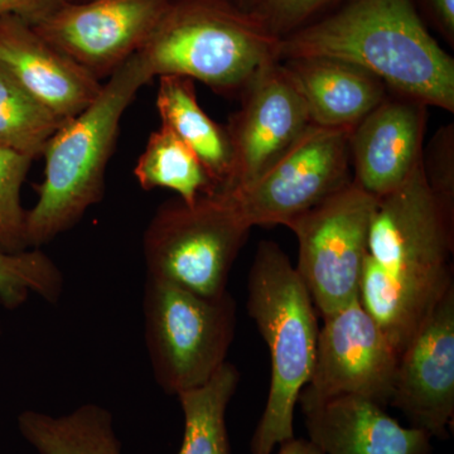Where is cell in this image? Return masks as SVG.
<instances>
[{
	"label": "cell",
	"instance_id": "19",
	"mask_svg": "<svg viewBox=\"0 0 454 454\" xmlns=\"http://www.w3.org/2000/svg\"><path fill=\"white\" fill-rule=\"evenodd\" d=\"M17 424L38 454H121L113 415L98 404H83L59 417L26 411Z\"/></svg>",
	"mask_w": 454,
	"mask_h": 454
},
{
	"label": "cell",
	"instance_id": "26",
	"mask_svg": "<svg viewBox=\"0 0 454 454\" xmlns=\"http://www.w3.org/2000/svg\"><path fill=\"white\" fill-rule=\"evenodd\" d=\"M453 127L442 128L430 142L428 158H423L427 184L438 201L454 212V138Z\"/></svg>",
	"mask_w": 454,
	"mask_h": 454
},
{
	"label": "cell",
	"instance_id": "31",
	"mask_svg": "<svg viewBox=\"0 0 454 454\" xmlns=\"http://www.w3.org/2000/svg\"><path fill=\"white\" fill-rule=\"evenodd\" d=\"M67 2H82V0H67Z\"/></svg>",
	"mask_w": 454,
	"mask_h": 454
},
{
	"label": "cell",
	"instance_id": "3",
	"mask_svg": "<svg viewBox=\"0 0 454 454\" xmlns=\"http://www.w3.org/2000/svg\"><path fill=\"white\" fill-rule=\"evenodd\" d=\"M153 79L139 53L103 85L83 112L62 122L44 148V176L38 200L26 211L28 247L40 249L82 219L106 193L107 163L122 115L139 89Z\"/></svg>",
	"mask_w": 454,
	"mask_h": 454
},
{
	"label": "cell",
	"instance_id": "2",
	"mask_svg": "<svg viewBox=\"0 0 454 454\" xmlns=\"http://www.w3.org/2000/svg\"><path fill=\"white\" fill-rule=\"evenodd\" d=\"M280 61L327 57L360 66L387 91L454 110V61L424 26L413 0H349L280 40Z\"/></svg>",
	"mask_w": 454,
	"mask_h": 454
},
{
	"label": "cell",
	"instance_id": "22",
	"mask_svg": "<svg viewBox=\"0 0 454 454\" xmlns=\"http://www.w3.org/2000/svg\"><path fill=\"white\" fill-rule=\"evenodd\" d=\"M62 122L0 64V148L37 160Z\"/></svg>",
	"mask_w": 454,
	"mask_h": 454
},
{
	"label": "cell",
	"instance_id": "21",
	"mask_svg": "<svg viewBox=\"0 0 454 454\" xmlns=\"http://www.w3.org/2000/svg\"><path fill=\"white\" fill-rule=\"evenodd\" d=\"M240 382V372L226 363L202 387L178 394L184 418L178 454H231L226 411Z\"/></svg>",
	"mask_w": 454,
	"mask_h": 454
},
{
	"label": "cell",
	"instance_id": "20",
	"mask_svg": "<svg viewBox=\"0 0 454 454\" xmlns=\"http://www.w3.org/2000/svg\"><path fill=\"white\" fill-rule=\"evenodd\" d=\"M134 176L143 190L168 188L187 205H193L202 195L216 192L195 152L163 125L149 137Z\"/></svg>",
	"mask_w": 454,
	"mask_h": 454
},
{
	"label": "cell",
	"instance_id": "4",
	"mask_svg": "<svg viewBox=\"0 0 454 454\" xmlns=\"http://www.w3.org/2000/svg\"><path fill=\"white\" fill-rule=\"evenodd\" d=\"M247 309L267 343L271 375L252 454H271L294 438L293 418L315 366L319 327L303 280L279 245L259 244L247 276Z\"/></svg>",
	"mask_w": 454,
	"mask_h": 454
},
{
	"label": "cell",
	"instance_id": "13",
	"mask_svg": "<svg viewBox=\"0 0 454 454\" xmlns=\"http://www.w3.org/2000/svg\"><path fill=\"white\" fill-rule=\"evenodd\" d=\"M390 405L430 437H448L454 417V286L399 355Z\"/></svg>",
	"mask_w": 454,
	"mask_h": 454
},
{
	"label": "cell",
	"instance_id": "11",
	"mask_svg": "<svg viewBox=\"0 0 454 454\" xmlns=\"http://www.w3.org/2000/svg\"><path fill=\"white\" fill-rule=\"evenodd\" d=\"M169 3L66 0L32 27L100 82L112 76L145 46Z\"/></svg>",
	"mask_w": 454,
	"mask_h": 454
},
{
	"label": "cell",
	"instance_id": "15",
	"mask_svg": "<svg viewBox=\"0 0 454 454\" xmlns=\"http://www.w3.org/2000/svg\"><path fill=\"white\" fill-rule=\"evenodd\" d=\"M0 64L64 121L83 112L103 89L94 74L14 16L0 17Z\"/></svg>",
	"mask_w": 454,
	"mask_h": 454
},
{
	"label": "cell",
	"instance_id": "30",
	"mask_svg": "<svg viewBox=\"0 0 454 454\" xmlns=\"http://www.w3.org/2000/svg\"><path fill=\"white\" fill-rule=\"evenodd\" d=\"M256 2H258V0H234L235 4L238 5L239 8L244 9V11L247 12H252Z\"/></svg>",
	"mask_w": 454,
	"mask_h": 454
},
{
	"label": "cell",
	"instance_id": "24",
	"mask_svg": "<svg viewBox=\"0 0 454 454\" xmlns=\"http://www.w3.org/2000/svg\"><path fill=\"white\" fill-rule=\"evenodd\" d=\"M32 162L25 155L0 148V249L8 253L28 249L20 192Z\"/></svg>",
	"mask_w": 454,
	"mask_h": 454
},
{
	"label": "cell",
	"instance_id": "17",
	"mask_svg": "<svg viewBox=\"0 0 454 454\" xmlns=\"http://www.w3.org/2000/svg\"><path fill=\"white\" fill-rule=\"evenodd\" d=\"M304 98L313 125L351 130L389 95L372 73L360 66L303 57L282 61Z\"/></svg>",
	"mask_w": 454,
	"mask_h": 454
},
{
	"label": "cell",
	"instance_id": "29",
	"mask_svg": "<svg viewBox=\"0 0 454 454\" xmlns=\"http://www.w3.org/2000/svg\"><path fill=\"white\" fill-rule=\"evenodd\" d=\"M278 454H325L316 444L306 439H295L284 442L280 444Z\"/></svg>",
	"mask_w": 454,
	"mask_h": 454
},
{
	"label": "cell",
	"instance_id": "10",
	"mask_svg": "<svg viewBox=\"0 0 454 454\" xmlns=\"http://www.w3.org/2000/svg\"><path fill=\"white\" fill-rule=\"evenodd\" d=\"M399 352L356 301L325 317L317 339L316 360L301 390V409L333 397H365L389 405Z\"/></svg>",
	"mask_w": 454,
	"mask_h": 454
},
{
	"label": "cell",
	"instance_id": "7",
	"mask_svg": "<svg viewBox=\"0 0 454 454\" xmlns=\"http://www.w3.org/2000/svg\"><path fill=\"white\" fill-rule=\"evenodd\" d=\"M250 230L221 192L202 195L193 205L164 202L143 236L146 278L220 297Z\"/></svg>",
	"mask_w": 454,
	"mask_h": 454
},
{
	"label": "cell",
	"instance_id": "1",
	"mask_svg": "<svg viewBox=\"0 0 454 454\" xmlns=\"http://www.w3.org/2000/svg\"><path fill=\"white\" fill-rule=\"evenodd\" d=\"M454 212L432 192L423 158L404 184L378 200L358 301L402 354L454 286Z\"/></svg>",
	"mask_w": 454,
	"mask_h": 454
},
{
	"label": "cell",
	"instance_id": "28",
	"mask_svg": "<svg viewBox=\"0 0 454 454\" xmlns=\"http://www.w3.org/2000/svg\"><path fill=\"white\" fill-rule=\"evenodd\" d=\"M430 8L447 37L454 35V0H429Z\"/></svg>",
	"mask_w": 454,
	"mask_h": 454
},
{
	"label": "cell",
	"instance_id": "27",
	"mask_svg": "<svg viewBox=\"0 0 454 454\" xmlns=\"http://www.w3.org/2000/svg\"><path fill=\"white\" fill-rule=\"evenodd\" d=\"M66 0H0V17L14 16L33 26Z\"/></svg>",
	"mask_w": 454,
	"mask_h": 454
},
{
	"label": "cell",
	"instance_id": "25",
	"mask_svg": "<svg viewBox=\"0 0 454 454\" xmlns=\"http://www.w3.org/2000/svg\"><path fill=\"white\" fill-rule=\"evenodd\" d=\"M336 0H258L253 16L269 33L282 40Z\"/></svg>",
	"mask_w": 454,
	"mask_h": 454
},
{
	"label": "cell",
	"instance_id": "6",
	"mask_svg": "<svg viewBox=\"0 0 454 454\" xmlns=\"http://www.w3.org/2000/svg\"><path fill=\"white\" fill-rule=\"evenodd\" d=\"M143 316L152 372L168 395L202 387L226 363L238 325L236 301L229 291L202 297L146 278Z\"/></svg>",
	"mask_w": 454,
	"mask_h": 454
},
{
	"label": "cell",
	"instance_id": "5",
	"mask_svg": "<svg viewBox=\"0 0 454 454\" xmlns=\"http://www.w3.org/2000/svg\"><path fill=\"white\" fill-rule=\"evenodd\" d=\"M280 38L234 0H170L138 51L152 76H182L215 91H241L280 62Z\"/></svg>",
	"mask_w": 454,
	"mask_h": 454
},
{
	"label": "cell",
	"instance_id": "14",
	"mask_svg": "<svg viewBox=\"0 0 454 454\" xmlns=\"http://www.w3.org/2000/svg\"><path fill=\"white\" fill-rule=\"evenodd\" d=\"M428 106L403 97L384 98L349 130L352 181L380 200L402 186L423 158Z\"/></svg>",
	"mask_w": 454,
	"mask_h": 454
},
{
	"label": "cell",
	"instance_id": "16",
	"mask_svg": "<svg viewBox=\"0 0 454 454\" xmlns=\"http://www.w3.org/2000/svg\"><path fill=\"white\" fill-rule=\"evenodd\" d=\"M301 411L309 441L325 454L432 453L426 430L404 428L365 397H333Z\"/></svg>",
	"mask_w": 454,
	"mask_h": 454
},
{
	"label": "cell",
	"instance_id": "9",
	"mask_svg": "<svg viewBox=\"0 0 454 454\" xmlns=\"http://www.w3.org/2000/svg\"><path fill=\"white\" fill-rule=\"evenodd\" d=\"M348 138L349 130L310 125L253 184L221 193L250 229L286 226L352 181Z\"/></svg>",
	"mask_w": 454,
	"mask_h": 454
},
{
	"label": "cell",
	"instance_id": "23",
	"mask_svg": "<svg viewBox=\"0 0 454 454\" xmlns=\"http://www.w3.org/2000/svg\"><path fill=\"white\" fill-rule=\"evenodd\" d=\"M64 274L41 249L8 253L0 249V304L14 310L29 294L55 304L64 293Z\"/></svg>",
	"mask_w": 454,
	"mask_h": 454
},
{
	"label": "cell",
	"instance_id": "12",
	"mask_svg": "<svg viewBox=\"0 0 454 454\" xmlns=\"http://www.w3.org/2000/svg\"><path fill=\"white\" fill-rule=\"evenodd\" d=\"M241 94L243 106L226 127L234 169L229 184L219 192L249 186L313 125L304 98L282 61L265 68Z\"/></svg>",
	"mask_w": 454,
	"mask_h": 454
},
{
	"label": "cell",
	"instance_id": "8",
	"mask_svg": "<svg viewBox=\"0 0 454 454\" xmlns=\"http://www.w3.org/2000/svg\"><path fill=\"white\" fill-rule=\"evenodd\" d=\"M376 205L351 181L286 225L298 241L294 267L322 318L358 301Z\"/></svg>",
	"mask_w": 454,
	"mask_h": 454
},
{
	"label": "cell",
	"instance_id": "18",
	"mask_svg": "<svg viewBox=\"0 0 454 454\" xmlns=\"http://www.w3.org/2000/svg\"><path fill=\"white\" fill-rule=\"evenodd\" d=\"M155 106L163 127L195 152L216 192L223 191L234 169L231 142L226 127L212 121L200 106L195 82L182 76H160Z\"/></svg>",
	"mask_w": 454,
	"mask_h": 454
}]
</instances>
